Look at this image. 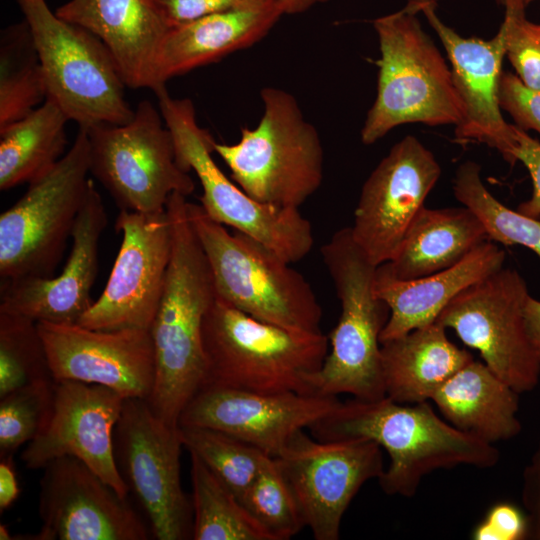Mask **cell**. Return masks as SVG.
Here are the masks:
<instances>
[{
  "mask_svg": "<svg viewBox=\"0 0 540 540\" xmlns=\"http://www.w3.org/2000/svg\"><path fill=\"white\" fill-rule=\"evenodd\" d=\"M102 385L54 380L51 417L44 430L23 450L21 458L30 469L73 456L87 464L121 497L129 488L114 457V429L125 399Z\"/></svg>",
  "mask_w": 540,
  "mask_h": 540,
  "instance_id": "cell-18",
  "label": "cell"
},
{
  "mask_svg": "<svg viewBox=\"0 0 540 540\" xmlns=\"http://www.w3.org/2000/svg\"><path fill=\"white\" fill-rule=\"evenodd\" d=\"M166 210L171 221L172 248L150 328L155 380L146 401L156 416L178 426L181 413L206 381L202 327L216 291L208 260L187 216L186 196L172 194Z\"/></svg>",
  "mask_w": 540,
  "mask_h": 540,
  "instance_id": "cell-1",
  "label": "cell"
},
{
  "mask_svg": "<svg viewBox=\"0 0 540 540\" xmlns=\"http://www.w3.org/2000/svg\"><path fill=\"white\" fill-rule=\"evenodd\" d=\"M474 358L456 346L434 321L381 343L386 397L402 404L431 400L435 392Z\"/></svg>",
  "mask_w": 540,
  "mask_h": 540,
  "instance_id": "cell-26",
  "label": "cell"
},
{
  "mask_svg": "<svg viewBox=\"0 0 540 540\" xmlns=\"http://www.w3.org/2000/svg\"><path fill=\"white\" fill-rule=\"evenodd\" d=\"M316 540H337L361 487L385 467L379 444L365 438L318 440L297 432L275 458Z\"/></svg>",
  "mask_w": 540,
  "mask_h": 540,
  "instance_id": "cell-14",
  "label": "cell"
},
{
  "mask_svg": "<svg viewBox=\"0 0 540 540\" xmlns=\"http://www.w3.org/2000/svg\"><path fill=\"white\" fill-rule=\"evenodd\" d=\"M191 456L194 540H271L236 495L196 456Z\"/></svg>",
  "mask_w": 540,
  "mask_h": 540,
  "instance_id": "cell-31",
  "label": "cell"
},
{
  "mask_svg": "<svg viewBox=\"0 0 540 540\" xmlns=\"http://www.w3.org/2000/svg\"><path fill=\"white\" fill-rule=\"evenodd\" d=\"M505 35V56L519 79L540 91V24L526 18L525 9H505L500 26Z\"/></svg>",
  "mask_w": 540,
  "mask_h": 540,
  "instance_id": "cell-37",
  "label": "cell"
},
{
  "mask_svg": "<svg viewBox=\"0 0 540 540\" xmlns=\"http://www.w3.org/2000/svg\"><path fill=\"white\" fill-rule=\"evenodd\" d=\"M490 240L480 218L468 207H423L411 222L394 257L378 268L398 280L445 270Z\"/></svg>",
  "mask_w": 540,
  "mask_h": 540,
  "instance_id": "cell-28",
  "label": "cell"
},
{
  "mask_svg": "<svg viewBox=\"0 0 540 540\" xmlns=\"http://www.w3.org/2000/svg\"><path fill=\"white\" fill-rule=\"evenodd\" d=\"M521 500L527 519L526 539L540 540V441L522 473Z\"/></svg>",
  "mask_w": 540,
  "mask_h": 540,
  "instance_id": "cell-42",
  "label": "cell"
},
{
  "mask_svg": "<svg viewBox=\"0 0 540 540\" xmlns=\"http://www.w3.org/2000/svg\"><path fill=\"white\" fill-rule=\"evenodd\" d=\"M172 27L264 0H153Z\"/></svg>",
  "mask_w": 540,
  "mask_h": 540,
  "instance_id": "cell-41",
  "label": "cell"
},
{
  "mask_svg": "<svg viewBox=\"0 0 540 540\" xmlns=\"http://www.w3.org/2000/svg\"><path fill=\"white\" fill-rule=\"evenodd\" d=\"M340 402L329 395L207 387L185 407L178 426L216 429L276 458L297 432L327 417Z\"/></svg>",
  "mask_w": 540,
  "mask_h": 540,
  "instance_id": "cell-19",
  "label": "cell"
},
{
  "mask_svg": "<svg viewBox=\"0 0 540 540\" xmlns=\"http://www.w3.org/2000/svg\"><path fill=\"white\" fill-rule=\"evenodd\" d=\"M283 6L285 15L304 13L313 7L324 4L329 0H279Z\"/></svg>",
  "mask_w": 540,
  "mask_h": 540,
  "instance_id": "cell-45",
  "label": "cell"
},
{
  "mask_svg": "<svg viewBox=\"0 0 540 540\" xmlns=\"http://www.w3.org/2000/svg\"><path fill=\"white\" fill-rule=\"evenodd\" d=\"M238 500L271 540H288L306 526L292 489L273 457Z\"/></svg>",
  "mask_w": 540,
  "mask_h": 540,
  "instance_id": "cell-35",
  "label": "cell"
},
{
  "mask_svg": "<svg viewBox=\"0 0 540 540\" xmlns=\"http://www.w3.org/2000/svg\"><path fill=\"white\" fill-rule=\"evenodd\" d=\"M40 480V530L18 540H146L145 524L87 464L73 456L48 463Z\"/></svg>",
  "mask_w": 540,
  "mask_h": 540,
  "instance_id": "cell-17",
  "label": "cell"
},
{
  "mask_svg": "<svg viewBox=\"0 0 540 540\" xmlns=\"http://www.w3.org/2000/svg\"><path fill=\"white\" fill-rule=\"evenodd\" d=\"M107 224L102 197L91 180L73 228L70 255L60 275L2 280L0 311L36 322L78 324L93 303L99 242Z\"/></svg>",
  "mask_w": 540,
  "mask_h": 540,
  "instance_id": "cell-21",
  "label": "cell"
},
{
  "mask_svg": "<svg viewBox=\"0 0 540 540\" xmlns=\"http://www.w3.org/2000/svg\"><path fill=\"white\" fill-rule=\"evenodd\" d=\"M453 192L480 218L491 241L524 246L540 257V218L526 216L497 200L484 185L479 164L466 161L458 167Z\"/></svg>",
  "mask_w": 540,
  "mask_h": 540,
  "instance_id": "cell-32",
  "label": "cell"
},
{
  "mask_svg": "<svg viewBox=\"0 0 540 540\" xmlns=\"http://www.w3.org/2000/svg\"><path fill=\"white\" fill-rule=\"evenodd\" d=\"M87 132L0 215L1 280L53 277L72 237L91 179Z\"/></svg>",
  "mask_w": 540,
  "mask_h": 540,
  "instance_id": "cell-10",
  "label": "cell"
},
{
  "mask_svg": "<svg viewBox=\"0 0 540 540\" xmlns=\"http://www.w3.org/2000/svg\"><path fill=\"white\" fill-rule=\"evenodd\" d=\"M54 401V380L15 389L0 397V459H12L20 446L46 427Z\"/></svg>",
  "mask_w": 540,
  "mask_h": 540,
  "instance_id": "cell-36",
  "label": "cell"
},
{
  "mask_svg": "<svg viewBox=\"0 0 540 540\" xmlns=\"http://www.w3.org/2000/svg\"><path fill=\"white\" fill-rule=\"evenodd\" d=\"M341 305L330 333L331 351L312 377L315 394H350L363 401L386 397L380 336L390 310L374 289L377 266L354 241L351 228L336 231L321 248Z\"/></svg>",
  "mask_w": 540,
  "mask_h": 540,
  "instance_id": "cell-5",
  "label": "cell"
},
{
  "mask_svg": "<svg viewBox=\"0 0 540 540\" xmlns=\"http://www.w3.org/2000/svg\"><path fill=\"white\" fill-rule=\"evenodd\" d=\"M458 430L494 444L520 434L519 393L483 361L472 360L453 374L431 399Z\"/></svg>",
  "mask_w": 540,
  "mask_h": 540,
  "instance_id": "cell-27",
  "label": "cell"
},
{
  "mask_svg": "<svg viewBox=\"0 0 540 540\" xmlns=\"http://www.w3.org/2000/svg\"><path fill=\"white\" fill-rule=\"evenodd\" d=\"M526 535V515L507 502L493 505L471 534L474 540H522Z\"/></svg>",
  "mask_w": 540,
  "mask_h": 540,
  "instance_id": "cell-40",
  "label": "cell"
},
{
  "mask_svg": "<svg viewBox=\"0 0 540 540\" xmlns=\"http://www.w3.org/2000/svg\"><path fill=\"white\" fill-rule=\"evenodd\" d=\"M202 339L207 362L203 388L314 394L312 377L328 353V338L321 331L267 323L217 297L205 315Z\"/></svg>",
  "mask_w": 540,
  "mask_h": 540,
  "instance_id": "cell-3",
  "label": "cell"
},
{
  "mask_svg": "<svg viewBox=\"0 0 540 540\" xmlns=\"http://www.w3.org/2000/svg\"><path fill=\"white\" fill-rule=\"evenodd\" d=\"M440 175L433 153L411 135L397 142L369 175L350 228L374 265L394 257Z\"/></svg>",
  "mask_w": 540,
  "mask_h": 540,
  "instance_id": "cell-16",
  "label": "cell"
},
{
  "mask_svg": "<svg viewBox=\"0 0 540 540\" xmlns=\"http://www.w3.org/2000/svg\"><path fill=\"white\" fill-rule=\"evenodd\" d=\"M535 0H496L497 4L504 7V9H525L530 3Z\"/></svg>",
  "mask_w": 540,
  "mask_h": 540,
  "instance_id": "cell-46",
  "label": "cell"
},
{
  "mask_svg": "<svg viewBox=\"0 0 540 540\" xmlns=\"http://www.w3.org/2000/svg\"><path fill=\"white\" fill-rule=\"evenodd\" d=\"M318 440L365 438L383 448L389 464L378 478L388 495L413 497L422 479L437 469L497 465L494 444L464 433L440 418L428 401L402 404L384 397L353 398L310 427Z\"/></svg>",
  "mask_w": 540,
  "mask_h": 540,
  "instance_id": "cell-2",
  "label": "cell"
},
{
  "mask_svg": "<svg viewBox=\"0 0 540 540\" xmlns=\"http://www.w3.org/2000/svg\"><path fill=\"white\" fill-rule=\"evenodd\" d=\"M283 15L279 0H264L172 27L158 56L159 88L174 77L254 45Z\"/></svg>",
  "mask_w": 540,
  "mask_h": 540,
  "instance_id": "cell-24",
  "label": "cell"
},
{
  "mask_svg": "<svg viewBox=\"0 0 540 540\" xmlns=\"http://www.w3.org/2000/svg\"><path fill=\"white\" fill-rule=\"evenodd\" d=\"M85 130L90 174L120 210L162 212L172 194L187 197L194 191L192 177L177 161L171 132L152 102H139L126 124H99Z\"/></svg>",
  "mask_w": 540,
  "mask_h": 540,
  "instance_id": "cell-11",
  "label": "cell"
},
{
  "mask_svg": "<svg viewBox=\"0 0 540 540\" xmlns=\"http://www.w3.org/2000/svg\"><path fill=\"white\" fill-rule=\"evenodd\" d=\"M528 336L540 357V300L529 296L525 306Z\"/></svg>",
  "mask_w": 540,
  "mask_h": 540,
  "instance_id": "cell-44",
  "label": "cell"
},
{
  "mask_svg": "<svg viewBox=\"0 0 540 540\" xmlns=\"http://www.w3.org/2000/svg\"><path fill=\"white\" fill-rule=\"evenodd\" d=\"M184 448L196 455L239 499L272 458L228 433L198 426H179Z\"/></svg>",
  "mask_w": 540,
  "mask_h": 540,
  "instance_id": "cell-33",
  "label": "cell"
},
{
  "mask_svg": "<svg viewBox=\"0 0 540 540\" xmlns=\"http://www.w3.org/2000/svg\"><path fill=\"white\" fill-rule=\"evenodd\" d=\"M513 144L508 163L521 162L528 170L532 180V194L521 202L516 210L532 218H540V141L527 132L511 124Z\"/></svg>",
  "mask_w": 540,
  "mask_h": 540,
  "instance_id": "cell-39",
  "label": "cell"
},
{
  "mask_svg": "<svg viewBox=\"0 0 540 540\" xmlns=\"http://www.w3.org/2000/svg\"><path fill=\"white\" fill-rule=\"evenodd\" d=\"M55 381L109 387L125 397L147 400L155 380L149 330H94L78 324L37 322Z\"/></svg>",
  "mask_w": 540,
  "mask_h": 540,
  "instance_id": "cell-20",
  "label": "cell"
},
{
  "mask_svg": "<svg viewBox=\"0 0 540 540\" xmlns=\"http://www.w3.org/2000/svg\"><path fill=\"white\" fill-rule=\"evenodd\" d=\"M64 112L46 99L22 119L0 129V189L39 178L65 155Z\"/></svg>",
  "mask_w": 540,
  "mask_h": 540,
  "instance_id": "cell-29",
  "label": "cell"
},
{
  "mask_svg": "<svg viewBox=\"0 0 540 540\" xmlns=\"http://www.w3.org/2000/svg\"><path fill=\"white\" fill-rule=\"evenodd\" d=\"M260 96L264 111L257 126L243 127L235 144L215 142L214 152L234 182L256 201L299 208L322 183L319 133L289 92L265 87Z\"/></svg>",
  "mask_w": 540,
  "mask_h": 540,
  "instance_id": "cell-7",
  "label": "cell"
},
{
  "mask_svg": "<svg viewBox=\"0 0 540 540\" xmlns=\"http://www.w3.org/2000/svg\"><path fill=\"white\" fill-rule=\"evenodd\" d=\"M187 216L208 260L218 299L267 323L321 331V306L290 263L256 239L229 232L199 204L187 201Z\"/></svg>",
  "mask_w": 540,
  "mask_h": 540,
  "instance_id": "cell-6",
  "label": "cell"
},
{
  "mask_svg": "<svg viewBox=\"0 0 540 540\" xmlns=\"http://www.w3.org/2000/svg\"><path fill=\"white\" fill-rule=\"evenodd\" d=\"M505 258V251L487 240L454 266L418 279L398 280L377 266L375 293L390 310L381 343L436 321L456 295L501 269Z\"/></svg>",
  "mask_w": 540,
  "mask_h": 540,
  "instance_id": "cell-25",
  "label": "cell"
},
{
  "mask_svg": "<svg viewBox=\"0 0 540 540\" xmlns=\"http://www.w3.org/2000/svg\"><path fill=\"white\" fill-rule=\"evenodd\" d=\"M48 380L54 379L37 322L0 311V397Z\"/></svg>",
  "mask_w": 540,
  "mask_h": 540,
  "instance_id": "cell-34",
  "label": "cell"
},
{
  "mask_svg": "<svg viewBox=\"0 0 540 540\" xmlns=\"http://www.w3.org/2000/svg\"><path fill=\"white\" fill-rule=\"evenodd\" d=\"M501 110L513 119L514 125L540 135V91L527 87L516 74L503 71L498 87Z\"/></svg>",
  "mask_w": 540,
  "mask_h": 540,
  "instance_id": "cell-38",
  "label": "cell"
},
{
  "mask_svg": "<svg viewBox=\"0 0 540 540\" xmlns=\"http://www.w3.org/2000/svg\"><path fill=\"white\" fill-rule=\"evenodd\" d=\"M182 447L179 426L156 416L146 400L125 399L114 429L115 462L158 540L192 539V500L181 485Z\"/></svg>",
  "mask_w": 540,
  "mask_h": 540,
  "instance_id": "cell-13",
  "label": "cell"
},
{
  "mask_svg": "<svg viewBox=\"0 0 540 540\" xmlns=\"http://www.w3.org/2000/svg\"><path fill=\"white\" fill-rule=\"evenodd\" d=\"M115 230L122 240L110 276L78 325L102 331H150L171 256L168 212L120 210Z\"/></svg>",
  "mask_w": 540,
  "mask_h": 540,
  "instance_id": "cell-15",
  "label": "cell"
},
{
  "mask_svg": "<svg viewBox=\"0 0 540 540\" xmlns=\"http://www.w3.org/2000/svg\"><path fill=\"white\" fill-rule=\"evenodd\" d=\"M39 54L26 21L0 37V129L27 116L46 101Z\"/></svg>",
  "mask_w": 540,
  "mask_h": 540,
  "instance_id": "cell-30",
  "label": "cell"
},
{
  "mask_svg": "<svg viewBox=\"0 0 540 540\" xmlns=\"http://www.w3.org/2000/svg\"><path fill=\"white\" fill-rule=\"evenodd\" d=\"M406 4L424 14L449 58L453 81L465 107L464 119L455 128L457 140L485 143L508 161L511 124L504 120L498 100L505 57L503 29L500 27L488 40L464 37L438 17L435 0H407Z\"/></svg>",
  "mask_w": 540,
  "mask_h": 540,
  "instance_id": "cell-22",
  "label": "cell"
},
{
  "mask_svg": "<svg viewBox=\"0 0 540 540\" xmlns=\"http://www.w3.org/2000/svg\"><path fill=\"white\" fill-rule=\"evenodd\" d=\"M526 281L515 269L502 267L456 295L436 321L452 329L483 362L517 393L534 390L540 357L527 333Z\"/></svg>",
  "mask_w": 540,
  "mask_h": 540,
  "instance_id": "cell-12",
  "label": "cell"
},
{
  "mask_svg": "<svg viewBox=\"0 0 540 540\" xmlns=\"http://www.w3.org/2000/svg\"><path fill=\"white\" fill-rule=\"evenodd\" d=\"M164 123L173 137L183 170H193L202 187L201 206L214 221L263 243L288 263L309 254L312 226L299 208L260 203L232 182L212 158L215 140L199 126L193 102L173 98L165 86L154 91Z\"/></svg>",
  "mask_w": 540,
  "mask_h": 540,
  "instance_id": "cell-9",
  "label": "cell"
},
{
  "mask_svg": "<svg viewBox=\"0 0 540 540\" xmlns=\"http://www.w3.org/2000/svg\"><path fill=\"white\" fill-rule=\"evenodd\" d=\"M409 5L374 20L380 47L377 95L361 140L370 145L408 123L461 124L464 103L451 69Z\"/></svg>",
  "mask_w": 540,
  "mask_h": 540,
  "instance_id": "cell-4",
  "label": "cell"
},
{
  "mask_svg": "<svg viewBox=\"0 0 540 540\" xmlns=\"http://www.w3.org/2000/svg\"><path fill=\"white\" fill-rule=\"evenodd\" d=\"M0 539L1 540H12L13 535L9 532V529L6 525H0Z\"/></svg>",
  "mask_w": 540,
  "mask_h": 540,
  "instance_id": "cell-47",
  "label": "cell"
},
{
  "mask_svg": "<svg viewBox=\"0 0 540 540\" xmlns=\"http://www.w3.org/2000/svg\"><path fill=\"white\" fill-rule=\"evenodd\" d=\"M19 485L12 465V459L0 462V510L10 507L19 496Z\"/></svg>",
  "mask_w": 540,
  "mask_h": 540,
  "instance_id": "cell-43",
  "label": "cell"
},
{
  "mask_svg": "<svg viewBox=\"0 0 540 540\" xmlns=\"http://www.w3.org/2000/svg\"><path fill=\"white\" fill-rule=\"evenodd\" d=\"M32 33L46 99L79 128L126 124L134 117L126 84L104 43L85 28L52 12L46 0H17Z\"/></svg>",
  "mask_w": 540,
  "mask_h": 540,
  "instance_id": "cell-8",
  "label": "cell"
},
{
  "mask_svg": "<svg viewBox=\"0 0 540 540\" xmlns=\"http://www.w3.org/2000/svg\"><path fill=\"white\" fill-rule=\"evenodd\" d=\"M55 13L104 43L127 87L159 89L158 56L172 26L153 0H70Z\"/></svg>",
  "mask_w": 540,
  "mask_h": 540,
  "instance_id": "cell-23",
  "label": "cell"
}]
</instances>
